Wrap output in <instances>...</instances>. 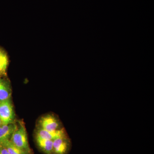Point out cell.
<instances>
[{
	"label": "cell",
	"mask_w": 154,
	"mask_h": 154,
	"mask_svg": "<svg viewBox=\"0 0 154 154\" xmlns=\"http://www.w3.org/2000/svg\"><path fill=\"white\" fill-rule=\"evenodd\" d=\"M10 140L14 145L28 154L30 152L28 135L25 126L20 124L11 135Z\"/></svg>",
	"instance_id": "6da1fadb"
},
{
	"label": "cell",
	"mask_w": 154,
	"mask_h": 154,
	"mask_svg": "<svg viewBox=\"0 0 154 154\" xmlns=\"http://www.w3.org/2000/svg\"><path fill=\"white\" fill-rule=\"evenodd\" d=\"M0 118L2 125L13 123L15 118V112L11 99L0 101Z\"/></svg>",
	"instance_id": "7a4b0ae2"
},
{
	"label": "cell",
	"mask_w": 154,
	"mask_h": 154,
	"mask_svg": "<svg viewBox=\"0 0 154 154\" xmlns=\"http://www.w3.org/2000/svg\"><path fill=\"white\" fill-rule=\"evenodd\" d=\"M39 128L48 131H55L60 129L59 121L55 116L51 115H47L42 117L39 120Z\"/></svg>",
	"instance_id": "3957f363"
},
{
	"label": "cell",
	"mask_w": 154,
	"mask_h": 154,
	"mask_svg": "<svg viewBox=\"0 0 154 154\" xmlns=\"http://www.w3.org/2000/svg\"><path fill=\"white\" fill-rule=\"evenodd\" d=\"M65 136L66 134L63 128L51 131L39 128L36 133V137L48 140H54L57 138Z\"/></svg>",
	"instance_id": "277c9868"
},
{
	"label": "cell",
	"mask_w": 154,
	"mask_h": 154,
	"mask_svg": "<svg viewBox=\"0 0 154 154\" xmlns=\"http://www.w3.org/2000/svg\"><path fill=\"white\" fill-rule=\"evenodd\" d=\"M69 141L66 136L57 138L53 140V153L54 154H66L68 150Z\"/></svg>",
	"instance_id": "5b68a950"
},
{
	"label": "cell",
	"mask_w": 154,
	"mask_h": 154,
	"mask_svg": "<svg viewBox=\"0 0 154 154\" xmlns=\"http://www.w3.org/2000/svg\"><path fill=\"white\" fill-rule=\"evenodd\" d=\"M4 77H0V101L11 99L12 94L10 81Z\"/></svg>",
	"instance_id": "8992f818"
},
{
	"label": "cell",
	"mask_w": 154,
	"mask_h": 154,
	"mask_svg": "<svg viewBox=\"0 0 154 154\" xmlns=\"http://www.w3.org/2000/svg\"><path fill=\"white\" fill-rule=\"evenodd\" d=\"M17 125L11 123L0 126V144L10 140L11 135L17 128Z\"/></svg>",
	"instance_id": "52a82bcc"
},
{
	"label": "cell",
	"mask_w": 154,
	"mask_h": 154,
	"mask_svg": "<svg viewBox=\"0 0 154 154\" xmlns=\"http://www.w3.org/2000/svg\"><path fill=\"white\" fill-rule=\"evenodd\" d=\"M9 63L8 53L0 47V77L6 76Z\"/></svg>",
	"instance_id": "ba28073f"
},
{
	"label": "cell",
	"mask_w": 154,
	"mask_h": 154,
	"mask_svg": "<svg viewBox=\"0 0 154 154\" xmlns=\"http://www.w3.org/2000/svg\"><path fill=\"white\" fill-rule=\"evenodd\" d=\"M36 141L38 146L45 153L52 154L53 153V140L36 137Z\"/></svg>",
	"instance_id": "9c48e42d"
},
{
	"label": "cell",
	"mask_w": 154,
	"mask_h": 154,
	"mask_svg": "<svg viewBox=\"0 0 154 154\" xmlns=\"http://www.w3.org/2000/svg\"><path fill=\"white\" fill-rule=\"evenodd\" d=\"M0 145H2L4 146L8 150L10 154H28L14 145L10 140L6 141Z\"/></svg>",
	"instance_id": "30bf717a"
},
{
	"label": "cell",
	"mask_w": 154,
	"mask_h": 154,
	"mask_svg": "<svg viewBox=\"0 0 154 154\" xmlns=\"http://www.w3.org/2000/svg\"><path fill=\"white\" fill-rule=\"evenodd\" d=\"M0 154H10L8 150L2 145H0Z\"/></svg>",
	"instance_id": "8fae6325"
},
{
	"label": "cell",
	"mask_w": 154,
	"mask_h": 154,
	"mask_svg": "<svg viewBox=\"0 0 154 154\" xmlns=\"http://www.w3.org/2000/svg\"><path fill=\"white\" fill-rule=\"evenodd\" d=\"M2 125V120H1V118H0V126Z\"/></svg>",
	"instance_id": "7c38bea8"
}]
</instances>
